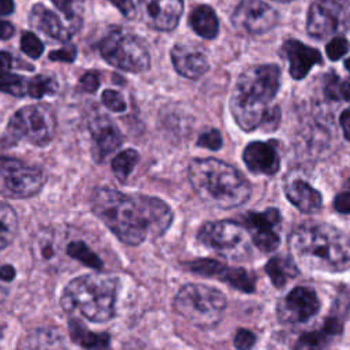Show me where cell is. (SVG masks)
<instances>
[{
	"instance_id": "ab89813d",
	"label": "cell",
	"mask_w": 350,
	"mask_h": 350,
	"mask_svg": "<svg viewBox=\"0 0 350 350\" xmlns=\"http://www.w3.org/2000/svg\"><path fill=\"white\" fill-rule=\"evenodd\" d=\"M77 56V48L71 44L66 45L64 48L62 49H57V51H53L49 53V59L51 60H55V62H66V63H71L74 62Z\"/></svg>"
},
{
	"instance_id": "83f0119b",
	"label": "cell",
	"mask_w": 350,
	"mask_h": 350,
	"mask_svg": "<svg viewBox=\"0 0 350 350\" xmlns=\"http://www.w3.org/2000/svg\"><path fill=\"white\" fill-rule=\"evenodd\" d=\"M66 253L68 257L81 261L89 268L100 269L103 267L101 258L83 242V241H72L67 245Z\"/></svg>"
},
{
	"instance_id": "c3c4849f",
	"label": "cell",
	"mask_w": 350,
	"mask_h": 350,
	"mask_svg": "<svg viewBox=\"0 0 350 350\" xmlns=\"http://www.w3.org/2000/svg\"><path fill=\"white\" fill-rule=\"evenodd\" d=\"M16 275V271L12 265H3L0 267V279L4 280V282H11L14 280Z\"/></svg>"
},
{
	"instance_id": "e0dca14e",
	"label": "cell",
	"mask_w": 350,
	"mask_h": 350,
	"mask_svg": "<svg viewBox=\"0 0 350 350\" xmlns=\"http://www.w3.org/2000/svg\"><path fill=\"white\" fill-rule=\"evenodd\" d=\"M90 131L93 138V156L97 161H101L122 145V134L116 124L108 118L94 119L90 124Z\"/></svg>"
},
{
	"instance_id": "d6a6232c",
	"label": "cell",
	"mask_w": 350,
	"mask_h": 350,
	"mask_svg": "<svg viewBox=\"0 0 350 350\" xmlns=\"http://www.w3.org/2000/svg\"><path fill=\"white\" fill-rule=\"evenodd\" d=\"M56 82L51 77L37 75L29 81L27 94L34 98H41L44 94H52L56 92Z\"/></svg>"
},
{
	"instance_id": "603a6c76",
	"label": "cell",
	"mask_w": 350,
	"mask_h": 350,
	"mask_svg": "<svg viewBox=\"0 0 350 350\" xmlns=\"http://www.w3.org/2000/svg\"><path fill=\"white\" fill-rule=\"evenodd\" d=\"M193 30L204 38H215L219 31V21L209 5H198L190 14Z\"/></svg>"
},
{
	"instance_id": "5b68a950",
	"label": "cell",
	"mask_w": 350,
	"mask_h": 350,
	"mask_svg": "<svg viewBox=\"0 0 350 350\" xmlns=\"http://www.w3.org/2000/svg\"><path fill=\"white\" fill-rule=\"evenodd\" d=\"M118 279L104 273H88L72 279L63 290L60 305L67 313L104 323L115 316Z\"/></svg>"
},
{
	"instance_id": "8d00e7d4",
	"label": "cell",
	"mask_w": 350,
	"mask_h": 350,
	"mask_svg": "<svg viewBox=\"0 0 350 350\" xmlns=\"http://www.w3.org/2000/svg\"><path fill=\"white\" fill-rule=\"evenodd\" d=\"M325 51L331 60H338L339 57L346 55V52L349 51V42L343 37H339V36L334 37L325 46Z\"/></svg>"
},
{
	"instance_id": "e575fe53",
	"label": "cell",
	"mask_w": 350,
	"mask_h": 350,
	"mask_svg": "<svg viewBox=\"0 0 350 350\" xmlns=\"http://www.w3.org/2000/svg\"><path fill=\"white\" fill-rule=\"evenodd\" d=\"M21 48L22 51L33 57V59H38L41 56V53L44 52V45L42 42L38 40V37H36L33 33L30 31H25L22 34V38H21Z\"/></svg>"
},
{
	"instance_id": "816d5d0a",
	"label": "cell",
	"mask_w": 350,
	"mask_h": 350,
	"mask_svg": "<svg viewBox=\"0 0 350 350\" xmlns=\"http://www.w3.org/2000/svg\"><path fill=\"white\" fill-rule=\"evenodd\" d=\"M345 66H346V68L350 71V59H347L346 60V63H345Z\"/></svg>"
},
{
	"instance_id": "6da1fadb",
	"label": "cell",
	"mask_w": 350,
	"mask_h": 350,
	"mask_svg": "<svg viewBox=\"0 0 350 350\" xmlns=\"http://www.w3.org/2000/svg\"><path fill=\"white\" fill-rule=\"evenodd\" d=\"M92 209L123 243L131 246L161 237L172 221V212L164 201L109 187L96 190Z\"/></svg>"
},
{
	"instance_id": "d590c367",
	"label": "cell",
	"mask_w": 350,
	"mask_h": 350,
	"mask_svg": "<svg viewBox=\"0 0 350 350\" xmlns=\"http://www.w3.org/2000/svg\"><path fill=\"white\" fill-rule=\"evenodd\" d=\"M101 98L104 105L113 112H123L126 109V101L123 96L115 90H111V89L104 90L101 94Z\"/></svg>"
},
{
	"instance_id": "f546056e",
	"label": "cell",
	"mask_w": 350,
	"mask_h": 350,
	"mask_svg": "<svg viewBox=\"0 0 350 350\" xmlns=\"http://www.w3.org/2000/svg\"><path fill=\"white\" fill-rule=\"evenodd\" d=\"M138 161V153L134 149H126L118 153L112 160V171L119 182H126L134 165Z\"/></svg>"
},
{
	"instance_id": "1f68e13d",
	"label": "cell",
	"mask_w": 350,
	"mask_h": 350,
	"mask_svg": "<svg viewBox=\"0 0 350 350\" xmlns=\"http://www.w3.org/2000/svg\"><path fill=\"white\" fill-rule=\"evenodd\" d=\"M27 88H29V81L21 75L10 74V72L0 75V90L1 92L21 97V96L27 94Z\"/></svg>"
},
{
	"instance_id": "74e56055",
	"label": "cell",
	"mask_w": 350,
	"mask_h": 350,
	"mask_svg": "<svg viewBox=\"0 0 350 350\" xmlns=\"http://www.w3.org/2000/svg\"><path fill=\"white\" fill-rule=\"evenodd\" d=\"M221 144H223L221 135H220V133H219L217 130H215V129L202 133V134L198 137V141H197V145H198V146L208 148V149H212V150H217V149L221 146Z\"/></svg>"
},
{
	"instance_id": "8fae6325",
	"label": "cell",
	"mask_w": 350,
	"mask_h": 350,
	"mask_svg": "<svg viewBox=\"0 0 350 350\" xmlns=\"http://www.w3.org/2000/svg\"><path fill=\"white\" fill-rule=\"evenodd\" d=\"M349 22V0H316L308 12L306 30L314 38H327L343 31Z\"/></svg>"
},
{
	"instance_id": "b9f144b4",
	"label": "cell",
	"mask_w": 350,
	"mask_h": 350,
	"mask_svg": "<svg viewBox=\"0 0 350 350\" xmlns=\"http://www.w3.org/2000/svg\"><path fill=\"white\" fill-rule=\"evenodd\" d=\"M334 208L339 213H350V191H343L338 194L334 200Z\"/></svg>"
},
{
	"instance_id": "7402d4cb",
	"label": "cell",
	"mask_w": 350,
	"mask_h": 350,
	"mask_svg": "<svg viewBox=\"0 0 350 350\" xmlns=\"http://www.w3.org/2000/svg\"><path fill=\"white\" fill-rule=\"evenodd\" d=\"M71 339L86 350H109V336L107 334H94L78 320H70Z\"/></svg>"
},
{
	"instance_id": "d4e9b609",
	"label": "cell",
	"mask_w": 350,
	"mask_h": 350,
	"mask_svg": "<svg viewBox=\"0 0 350 350\" xmlns=\"http://www.w3.org/2000/svg\"><path fill=\"white\" fill-rule=\"evenodd\" d=\"M265 272L276 287H283L290 278H294L298 273L295 264L283 257L271 258L265 265Z\"/></svg>"
},
{
	"instance_id": "44dd1931",
	"label": "cell",
	"mask_w": 350,
	"mask_h": 350,
	"mask_svg": "<svg viewBox=\"0 0 350 350\" xmlns=\"http://www.w3.org/2000/svg\"><path fill=\"white\" fill-rule=\"evenodd\" d=\"M340 331L342 323L338 319L329 317L320 329L301 335L294 345V350H323L331 338L340 334Z\"/></svg>"
},
{
	"instance_id": "4fadbf2b",
	"label": "cell",
	"mask_w": 350,
	"mask_h": 350,
	"mask_svg": "<svg viewBox=\"0 0 350 350\" xmlns=\"http://www.w3.org/2000/svg\"><path fill=\"white\" fill-rule=\"evenodd\" d=\"M320 309V301L314 290L309 287H295L279 305V316L287 323H305Z\"/></svg>"
},
{
	"instance_id": "52a82bcc",
	"label": "cell",
	"mask_w": 350,
	"mask_h": 350,
	"mask_svg": "<svg viewBox=\"0 0 350 350\" xmlns=\"http://www.w3.org/2000/svg\"><path fill=\"white\" fill-rule=\"evenodd\" d=\"M100 52L109 64L130 72L146 71L150 64L145 42L130 33H109L100 44Z\"/></svg>"
},
{
	"instance_id": "484cf974",
	"label": "cell",
	"mask_w": 350,
	"mask_h": 350,
	"mask_svg": "<svg viewBox=\"0 0 350 350\" xmlns=\"http://www.w3.org/2000/svg\"><path fill=\"white\" fill-rule=\"evenodd\" d=\"M18 232V217L12 206L0 201V250L7 247Z\"/></svg>"
},
{
	"instance_id": "ee69618b",
	"label": "cell",
	"mask_w": 350,
	"mask_h": 350,
	"mask_svg": "<svg viewBox=\"0 0 350 350\" xmlns=\"http://www.w3.org/2000/svg\"><path fill=\"white\" fill-rule=\"evenodd\" d=\"M124 16L131 18L135 14V5L133 0H109Z\"/></svg>"
},
{
	"instance_id": "f5cc1de1",
	"label": "cell",
	"mask_w": 350,
	"mask_h": 350,
	"mask_svg": "<svg viewBox=\"0 0 350 350\" xmlns=\"http://www.w3.org/2000/svg\"><path fill=\"white\" fill-rule=\"evenodd\" d=\"M275 1H280V3H288V1H291V0H275Z\"/></svg>"
},
{
	"instance_id": "d6986e66",
	"label": "cell",
	"mask_w": 350,
	"mask_h": 350,
	"mask_svg": "<svg viewBox=\"0 0 350 350\" xmlns=\"http://www.w3.org/2000/svg\"><path fill=\"white\" fill-rule=\"evenodd\" d=\"M30 25L34 29L59 41H68L75 30L71 26H66L60 21V18L44 4L33 5L30 11Z\"/></svg>"
},
{
	"instance_id": "f1b7e54d",
	"label": "cell",
	"mask_w": 350,
	"mask_h": 350,
	"mask_svg": "<svg viewBox=\"0 0 350 350\" xmlns=\"http://www.w3.org/2000/svg\"><path fill=\"white\" fill-rule=\"evenodd\" d=\"M279 221L280 213L273 208H268L264 212H249L243 217V223L250 231L260 228H273Z\"/></svg>"
},
{
	"instance_id": "2e32d148",
	"label": "cell",
	"mask_w": 350,
	"mask_h": 350,
	"mask_svg": "<svg viewBox=\"0 0 350 350\" xmlns=\"http://www.w3.org/2000/svg\"><path fill=\"white\" fill-rule=\"evenodd\" d=\"M171 60L175 70L190 79L200 78L209 68L206 56L200 49L185 44H178L171 49Z\"/></svg>"
},
{
	"instance_id": "bcb514c9",
	"label": "cell",
	"mask_w": 350,
	"mask_h": 350,
	"mask_svg": "<svg viewBox=\"0 0 350 350\" xmlns=\"http://www.w3.org/2000/svg\"><path fill=\"white\" fill-rule=\"evenodd\" d=\"M339 122H340V126H342L345 138H346L347 141H350V109H346V111H343V112L340 113Z\"/></svg>"
},
{
	"instance_id": "ffe728a7",
	"label": "cell",
	"mask_w": 350,
	"mask_h": 350,
	"mask_svg": "<svg viewBox=\"0 0 350 350\" xmlns=\"http://www.w3.org/2000/svg\"><path fill=\"white\" fill-rule=\"evenodd\" d=\"M284 194L288 201L304 213H313L319 211L323 204L321 194L299 178H294L286 182Z\"/></svg>"
},
{
	"instance_id": "4dcf8cb0",
	"label": "cell",
	"mask_w": 350,
	"mask_h": 350,
	"mask_svg": "<svg viewBox=\"0 0 350 350\" xmlns=\"http://www.w3.org/2000/svg\"><path fill=\"white\" fill-rule=\"evenodd\" d=\"M252 242L264 253H271L278 249L280 243L279 235L272 228H260L252 230Z\"/></svg>"
},
{
	"instance_id": "7a4b0ae2",
	"label": "cell",
	"mask_w": 350,
	"mask_h": 350,
	"mask_svg": "<svg viewBox=\"0 0 350 350\" xmlns=\"http://www.w3.org/2000/svg\"><path fill=\"white\" fill-rule=\"evenodd\" d=\"M290 250L305 267L325 272L350 269V239L325 223L298 226L288 238Z\"/></svg>"
},
{
	"instance_id": "ba28073f",
	"label": "cell",
	"mask_w": 350,
	"mask_h": 350,
	"mask_svg": "<svg viewBox=\"0 0 350 350\" xmlns=\"http://www.w3.org/2000/svg\"><path fill=\"white\" fill-rule=\"evenodd\" d=\"M56 131V118L52 109L44 104L21 108L8 123V134L15 139H25L33 145L49 144Z\"/></svg>"
},
{
	"instance_id": "f6af8a7d",
	"label": "cell",
	"mask_w": 350,
	"mask_h": 350,
	"mask_svg": "<svg viewBox=\"0 0 350 350\" xmlns=\"http://www.w3.org/2000/svg\"><path fill=\"white\" fill-rule=\"evenodd\" d=\"M52 1L68 19L77 21L75 19V14H74V3H75V0H52Z\"/></svg>"
},
{
	"instance_id": "9a60e30c",
	"label": "cell",
	"mask_w": 350,
	"mask_h": 350,
	"mask_svg": "<svg viewBox=\"0 0 350 350\" xmlns=\"http://www.w3.org/2000/svg\"><path fill=\"white\" fill-rule=\"evenodd\" d=\"M243 161L252 172L262 175H273L280 167V159L273 145L261 141L250 142L245 148Z\"/></svg>"
},
{
	"instance_id": "f35d334b",
	"label": "cell",
	"mask_w": 350,
	"mask_h": 350,
	"mask_svg": "<svg viewBox=\"0 0 350 350\" xmlns=\"http://www.w3.org/2000/svg\"><path fill=\"white\" fill-rule=\"evenodd\" d=\"M256 342V336L252 331L249 329H238L235 338H234V345L238 350H249L253 347Z\"/></svg>"
},
{
	"instance_id": "681fc988",
	"label": "cell",
	"mask_w": 350,
	"mask_h": 350,
	"mask_svg": "<svg viewBox=\"0 0 350 350\" xmlns=\"http://www.w3.org/2000/svg\"><path fill=\"white\" fill-rule=\"evenodd\" d=\"M14 34V26L10 22L0 19V40H7L12 37Z\"/></svg>"
},
{
	"instance_id": "f907efd6",
	"label": "cell",
	"mask_w": 350,
	"mask_h": 350,
	"mask_svg": "<svg viewBox=\"0 0 350 350\" xmlns=\"http://www.w3.org/2000/svg\"><path fill=\"white\" fill-rule=\"evenodd\" d=\"M15 8L14 0H0V15H10Z\"/></svg>"
},
{
	"instance_id": "cb8c5ba5",
	"label": "cell",
	"mask_w": 350,
	"mask_h": 350,
	"mask_svg": "<svg viewBox=\"0 0 350 350\" xmlns=\"http://www.w3.org/2000/svg\"><path fill=\"white\" fill-rule=\"evenodd\" d=\"M23 350H66V346L62 335L46 328L30 334Z\"/></svg>"
},
{
	"instance_id": "277c9868",
	"label": "cell",
	"mask_w": 350,
	"mask_h": 350,
	"mask_svg": "<svg viewBox=\"0 0 350 350\" xmlns=\"http://www.w3.org/2000/svg\"><path fill=\"white\" fill-rule=\"evenodd\" d=\"M189 180L196 194L206 204L231 209L252 194L247 179L232 165L217 159H194L189 165Z\"/></svg>"
},
{
	"instance_id": "9c48e42d",
	"label": "cell",
	"mask_w": 350,
	"mask_h": 350,
	"mask_svg": "<svg viewBox=\"0 0 350 350\" xmlns=\"http://www.w3.org/2000/svg\"><path fill=\"white\" fill-rule=\"evenodd\" d=\"M198 241L215 253L231 260H245L250 256L247 234L235 221L220 220L206 223L198 232Z\"/></svg>"
},
{
	"instance_id": "ac0fdd59",
	"label": "cell",
	"mask_w": 350,
	"mask_h": 350,
	"mask_svg": "<svg viewBox=\"0 0 350 350\" xmlns=\"http://www.w3.org/2000/svg\"><path fill=\"white\" fill-rule=\"evenodd\" d=\"M283 51L290 63V74L294 79L304 78L312 66L316 63H321V55L317 49L306 46L301 41L287 40L283 44Z\"/></svg>"
},
{
	"instance_id": "8992f818",
	"label": "cell",
	"mask_w": 350,
	"mask_h": 350,
	"mask_svg": "<svg viewBox=\"0 0 350 350\" xmlns=\"http://www.w3.org/2000/svg\"><path fill=\"white\" fill-rule=\"evenodd\" d=\"M227 299L215 287L198 283L183 286L174 299V309L189 323L208 328L216 325L226 310Z\"/></svg>"
},
{
	"instance_id": "7dc6e473",
	"label": "cell",
	"mask_w": 350,
	"mask_h": 350,
	"mask_svg": "<svg viewBox=\"0 0 350 350\" xmlns=\"http://www.w3.org/2000/svg\"><path fill=\"white\" fill-rule=\"evenodd\" d=\"M12 66V57L8 52H0V75H4L10 71Z\"/></svg>"
},
{
	"instance_id": "836d02e7",
	"label": "cell",
	"mask_w": 350,
	"mask_h": 350,
	"mask_svg": "<svg viewBox=\"0 0 350 350\" xmlns=\"http://www.w3.org/2000/svg\"><path fill=\"white\" fill-rule=\"evenodd\" d=\"M226 265L221 264L217 260H212V258H198L194 260L191 262H189V268L202 276H216L219 278L220 272L223 271Z\"/></svg>"
},
{
	"instance_id": "5bb4252c",
	"label": "cell",
	"mask_w": 350,
	"mask_h": 350,
	"mask_svg": "<svg viewBox=\"0 0 350 350\" xmlns=\"http://www.w3.org/2000/svg\"><path fill=\"white\" fill-rule=\"evenodd\" d=\"M145 23L161 31L175 29L183 11V0H138Z\"/></svg>"
},
{
	"instance_id": "7c38bea8",
	"label": "cell",
	"mask_w": 350,
	"mask_h": 350,
	"mask_svg": "<svg viewBox=\"0 0 350 350\" xmlns=\"http://www.w3.org/2000/svg\"><path fill=\"white\" fill-rule=\"evenodd\" d=\"M279 15L262 0H242L232 12V25L247 34H261L276 26Z\"/></svg>"
},
{
	"instance_id": "30bf717a",
	"label": "cell",
	"mask_w": 350,
	"mask_h": 350,
	"mask_svg": "<svg viewBox=\"0 0 350 350\" xmlns=\"http://www.w3.org/2000/svg\"><path fill=\"white\" fill-rule=\"evenodd\" d=\"M46 174L37 165L18 159L0 157V194L7 198H29L45 185Z\"/></svg>"
},
{
	"instance_id": "4316f807",
	"label": "cell",
	"mask_w": 350,
	"mask_h": 350,
	"mask_svg": "<svg viewBox=\"0 0 350 350\" xmlns=\"http://www.w3.org/2000/svg\"><path fill=\"white\" fill-rule=\"evenodd\" d=\"M220 280L228 283L237 290L252 293L254 290V276L243 268H228L224 267L219 275Z\"/></svg>"
},
{
	"instance_id": "3957f363",
	"label": "cell",
	"mask_w": 350,
	"mask_h": 350,
	"mask_svg": "<svg viewBox=\"0 0 350 350\" xmlns=\"http://www.w3.org/2000/svg\"><path fill=\"white\" fill-rule=\"evenodd\" d=\"M279 86L280 70L275 64L250 66L239 75L230 98V109L242 130L252 131L262 124Z\"/></svg>"
},
{
	"instance_id": "7bdbcfd3",
	"label": "cell",
	"mask_w": 350,
	"mask_h": 350,
	"mask_svg": "<svg viewBox=\"0 0 350 350\" xmlns=\"http://www.w3.org/2000/svg\"><path fill=\"white\" fill-rule=\"evenodd\" d=\"M79 85L82 86L83 90L86 92H96L98 88V78L97 74L94 72H86L85 75H82V78L79 79Z\"/></svg>"
},
{
	"instance_id": "60d3db41",
	"label": "cell",
	"mask_w": 350,
	"mask_h": 350,
	"mask_svg": "<svg viewBox=\"0 0 350 350\" xmlns=\"http://www.w3.org/2000/svg\"><path fill=\"white\" fill-rule=\"evenodd\" d=\"M279 120H280V111H279V107H272V108L268 111V113H267V116H265V119H264V122H262L261 126H262L265 130L271 131V130H275V129L278 127Z\"/></svg>"
}]
</instances>
